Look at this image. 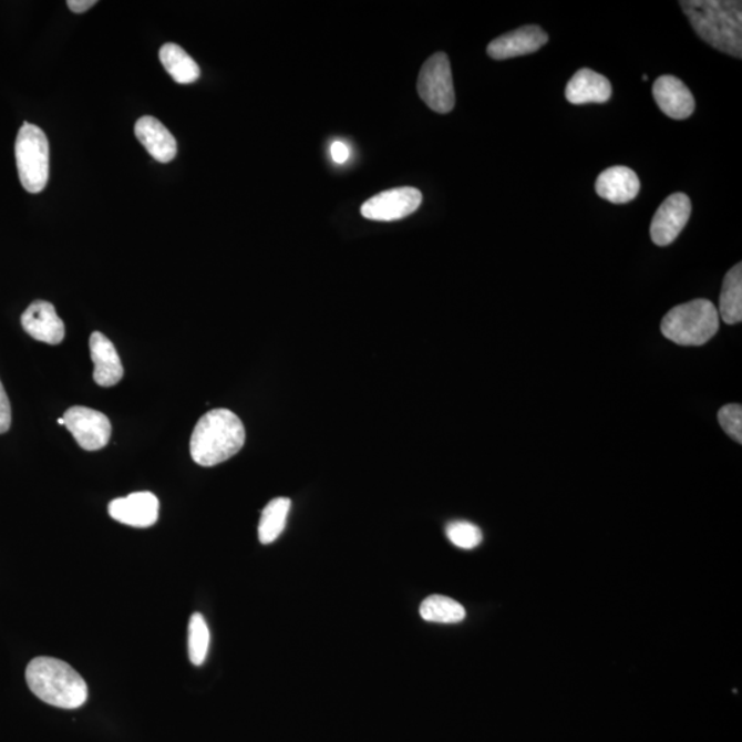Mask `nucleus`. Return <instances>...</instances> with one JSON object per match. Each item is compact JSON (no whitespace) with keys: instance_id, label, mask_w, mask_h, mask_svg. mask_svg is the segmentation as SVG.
<instances>
[{"instance_id":"obj_1","label":"nucleus","mask_w":742,"mask_h":742,"mask_svg":"<svg viewBox=\"0 0 742 742\" xmlns=\"http://www.w3.org/2000/svg\"><path fill=\"white\" fill-rule=\"evenodd\" d=\"M705 43L721 53L742 56V3L738 0H683L679 3Z\"/></svg>"},{"instance_id":"obj_2","label":"nucleus","mask_w":742,"mask_h":742,"mask_svg":"<svg viewBox=\"0 0 742 742\" xmlns=\"http://www.w3.org/2000/svg\"><path fill=\"white\" fill-rule=\"evenodd\" d=\"M245 437L247 433L237 414L226 409L209 411L192 433V458L199 466L219 465L241 451Z\"/></svg>"},{"instance_id":"obj_3","label":"nucleus","mask_w":742,"mask_h":742,"mask_svg":"<svg viewBox=\"0 0 742 742\" xmlns=\"http://www.w3.org/2000/svg\"><path fill=\"white\" fill-rule=\"evenodd\" d=\"M28 687L38 699L62 710H76L89 698V688L76 670L54 658H37L27 667Z\"/></svg>"},{"instance_id":"obj_4","label":"nucleus","mask_w":742,"mask_h":742,"mask_svg":"<svg viewBox=\"0 0 742 742\" xmlns=\"http://www.w3.org/2000/svg\"><path fill=\"white\" fill-rule=\"evenodd\" d=\"M719 313L710 300L699 299L673 307L661 322L666 339L678 346H704L717 334Z\"/></svg>"},{"instance_id":"obj_5","label":"nucleus","mask_w":742,"mask_h":742,"mask_svg":"<svg viewBox=\"0 0 742 742\" xmlns=\"http://www.w3.org/2000/svg\"><path fill=\"white\" fill-rule=\"evenodd\" d=\"M16 162L22 187L32 194L43 192L50 175V146L38 125L22 124L16 140Z\"/></svg>"},{"instance_id":"obj_6","label":"nucleus","mask_w":742,"mask_h":742,"mask_svg":"<svg viewBox=\"0 0 742 742\" xmlns=\"http://www.w3.org/2000/svg\"><path fill=\"white\" fill-rule=\"evenodd\" d=\"M416 89H419L421 100L433 112L445 114L454 110L455 91L447 55L436 53L425 62L420 72Z\"/></svg>"},{"instance_id":"obj_7","label":"nucleus","mask_w":742,"mask_h":742,"mask_svg":"<svg viewBox=\"0 0 742 742\" xmlns=\"http://www.w3.org/2000/svg\"><path fill=\"white\" fill-rule=\"evenodd\" d=\"M65 426L80 447L87 451L104 449L112 435L110 419L100 411L73 406L65 411Z\"/></svg>"},{"instance_id":"obj_8","label":"nucleus","mask_w":742,"mask_h":742,"mask_svg":"<svg viewBox=\"0 0 742 742\" xmlns=\"http://www.w3.org/2000/svg\"><path fill=\"white\" fill-rule=\"evenodd\" d=\"M421 203L422 194L419 188L398 187L368 199L362 205L361 214L370 220H401L415 213Z\"/></svg>"},{"instance_id":"obj_9","label":"nucleus","mask_w":742,"mask_h":742,"mask_svg":"<svg viewBox=\"0 0 742 742\" xmlns=\"http://www.w3.org/2000/svg\"><path fill=\"white\" fill-rule=\"evenodd\" d=\"M692 214V202L683 193L671 194L659 209L650 225V237L659 247H667L678 238Z\"/></svg>"},{"instance_id":"obj_10","label":"nucleus","mask_w":742,"mask_h":742,"mask_svg":"<svg viewBox=\"0 0 742 742\" xmlns=\"http://www.w3.org/2000/svg\"><path fill=\"white\" fill-rule=\"evenodd\" d=\"M107 511L118 523L130 527L147 528L157 523L159 502L156 495L144 491L112 501Z\"/></svg>"},{"instance_id":"obj_11","label":"nucleus","mask_w":742,"mask_h":742,"mask_svg":"<svg viewBox=\"0 0 742 742\" xmlns=\"http://www.w3.org/2000/svg\"><path fill=\"white\" fill-rule=\"evenodd\" d=\"M21 324L25 332L38 341L59 346L64 341L65 327L55 307L49 301H33L22 313Z\"/></svg>"},{"instance_id":"obj_12","label":"nucleus","mask_w":742,"mask_h":742,"mask_svg":"<svg viewBox=\"0 0 742 742\" xmlns=\"http://www.w3.org/2000/svg\"><path fill=\"white\" fill-rule=\"evenodd\" d=\"M549 42V37L538 25H527L496 38L488 44L487 53L494 60L515 59L536 53Z\"/></svg>"},{"instance_id":"obj_13","label":"nucleus","mask_w":742,"mask_h":742,"mask_svg":"<svg viewBox=\"0 0 742 742\" xmlns=\"http://www.w3.org/2000/svg\"><path fill=\"white\" fill-rule=\"evenodd\" d=\"M653 96L660 111L673 120L689 118L695 110L693 94L682 80L671 74H664L656 80Z\"/></svg>"},{"instance_id":"obj_14","label":"nucleus","mask_w":742,"mask_h":742,"mask_svg":"<svg viewBox=\"0 0 742 742\" xmlns=\"http://www.w3.org/2000/svg\"><path fill=\"white\" fill-rule=\"evenodd\" d=\"M135 136L144 145L146 152L158 163H171L178 153V145H176L174 135L159 120L152 116L141 117L136 122Z\"/></svg>"},{"instance_id":"obj_15","label":"nucleus","mask_w":742,"mask_h":742,"mask_svg":"<svg viewBox=\"0 0 742 742\" xmlns=\"http://www.w3.org/2000/svg\"><path fill=\"white\" fill-rule=\"evenodd\" d=\"M91 359L94 362V381L101 387H113L122 381L124 368L116 347L105 334L94 332L90 337Z\"/></svg>"},{"instance_id":"obj_16","label":"nucleus","mask_w":742,"mask_h":742,"mask_svg":"<svg viewBox=\"0 0 742 742\" xmlns=\"http://www.w3.org/2000/svg\"><path fill=\"white\" fill-rule=\"evenodd\" d=\"M565 96L573 105L605 104L612 96V84L602 74L585 68L569 80Z\"/></svg>"},{"instance_id":"obj_17","label":"nucleus","mask_w":742,"mask_h":742,"mask_svg":"<svg viewBox=\"0 0 742 742\" xmlns=\"http://www.w3.org/2000/svg\"><path fill=\"white\" fill-rule=\"evenodd\" d=\"M639 179L632 169L627 167H612L605 169L598 176L596 190L599 197L612 204H627L638 196Z\"/></svg>"},{"instance_id":"obj_18","label":"nucleus","mask_w":742,"mask_h":742,"mask_svg":"<svg viewBox=\"0 0 742 742\" xmlns=\"http://www.w3.org/2000/svg\"><path fill=\"white\" fill-rule=\"evenodd\" d=\"M158 55L165 71L176 83L192 84L199 79L202 71H199L197 62L181 45L175 43L164 44L159 49Z\"/></svg>"},{"instance_id":"obj_19","label":"nucleus","mask_w":742,"mask_h":742,"mask_svg":"<svg viewBox=\"0 0 742 742\" xmlns=\"http://www.w3.org/2000/svg\"><path fill=\"white\" fill-rule=\"evenodd\" d=\"M719 317L724 323L738 324L742 321V265L739 262L723 279Z\"/></svg>"},{"instance_id":"obj_20","label":"nucleus","mask_w":742,"mask_h":742,"mask_svg":"<svg viewBox=\"0 0 742 742\" xmlns=\"http://www.w3.org/2000/svg\"><path fill=\"white\" fill-rule=\"evenodd\" d=\"M290 507H292V501L289 498H276L268 502L261 512L259 523V539L262 545L272 544L284 533Z\"/></svg>"},{"instance_id":"obj_21","label":"nucleus","mask_w":742,"mask_h":742,"mask_svg":"<svg viewBox=\"0 0 742 742\" xmlns=\"http://www.w3.org/2000/svg\"><path fill=\"white\" fill-rule=\"evenodd\" d=\"M420 615L431 624L455 625L466 618V610L455 599L435 594L422 601Z\"/></svg>"},{"instance_id":"obj_22","label":"nucleus","mask_w":742,"mask_h":742,"mask_svg":"<svg viewBox=\"0 0 742 742\" xmlns=\"http://www.w3.org/2000/svg\"><path fill=\"white\" fill-rule=\"evenodd\" d=\"M210 633L202 614L192 615L188 621V658L194 666H203L207 659Z\"/></svg>"},{"instance_id":"obj_23","label":"nucleus","mask_w":742,"mask_h":742,"mask_svg":"<svg viewBox=\"0 0 742 742\" xmlns=\"http://www.w3.org/2000/svg\"><path fill=\"white\" fill-rule=\"evenodd\" d=\"M447 538L451 544L460 549L471 550L475 549L483 542V534L481 528L476 527L475 524L467 522H455L449 524L447 529H445Z\"/></svg>"},{"instance_id":"obj_24","label":"nucleus","mask_w":742,"mask_h":742,"mask_svg":"<svg viewBox=\"0 0 742 742\" xmlns=\"http://www.w3.org/2000/svg\"><path fill=\"white\" fill-rule=\"evenodd\" d=\"M719 424L733 441L742 443V408L741 404H728L719 410Z\"/></svg>"},{"instance_id":"obj_25","label":"nucleus","mask_w":742,"mask_h":742,"mask_svg":"<svg viewBox=\"0 0 742 742\" xmlns=\"http://www.w3.org/2000/svg\"><path fill=\"white\" fill-rule=\"evenodd\" d=\"M11 425V406L6 393L2 381H0V435L10 430Z\"/></svg>"},{"instance_id":"obj_26","label":"nucleus","mask_w":742,"mask_h":742,"mask_svg":"<svg viewBox=\"0 0 742 742\" xmlns=\"http://www.w3.org/2000/svg\"><path fill=\"white\" fill-rule=\"evenodd\" d=\"M330 152H332V157L337 164H344L350 157V148L344 142L336 141Z\"/></svg>"},{"instance_id":"obj_27","label":"nucleus","mask_w":742,"mask_h":742,"mask_svg":"<svg viewBox=\"0 0 742 742\" xmlns=\"http://www.w3.org/2000/svg\"><path fill=\"white\" fill-rule=\"evenodd\" d=\"M66 4L73 13L80 14L93 8L96 4V0H70Z\"/></svg>"},{"instance_id":"obj_28","label":"nucleus","mask_w":742,"mask_h":742,"mask_svg":"<svg viewBox=\"0 0 742 742\" xmlns=\"http://www.w3.org/2000/svg\"><path fill=\"white\" fill-rule=\"evenodd\" d=\"M59 424H60V425H65V421H64V419H60V420H59Z\"/></svg>"}]
</instances>
